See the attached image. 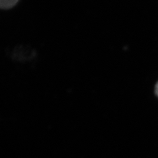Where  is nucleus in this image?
Here are the masks:
<instances>
[{"label":"nucleus","mask_w":158,"mask_h":158,"mask_svg":"<svg viewBox=\"0 0 158 158\" xmlns=\"http://www.w3.org/2000/svg\"><path fill=\"white\" fill-rule=\"evenodd\" d=\"M19 0H0V8L2 10H8L14 7Z\"/></svg>","instance_id":"1"},{"label":"nucleus","mask_w":158,"mask_h":158,"mask_svg":"<svg viewBox=\"0 0 158 158\" xmlns=\"http://www.w3.org/2000/svg\"><path fill=\"white\" fill-rule=\"evenodd\" d=\"M155 94L156 95V96L158 97V83L155 85Z\"/></svg>","instance_id":"2"}]
</instances>
